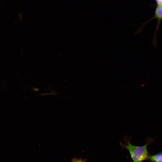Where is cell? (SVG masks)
<instances>
[{"mask_svg":"<svg viewBox=\"0 0 162 162\" xmlns=\"http://www.w3.org/2000/svg\"><path fill=\"white\" fill-rule=\"evenodd\" d=\"M153 141L152 139L148 140L144 145L141 146L133 145L128 141L124 146L129 151L133 162H142L148 160L150 155L148 152V146Z\"/></svg>","mask_w":162,"mask_h":162,"instance_id":"cell-1","label":"cell"},{"mask_svg":"<svg viewBox=\"0 0 162 162\" xmlns=\"http://www.w3.org/2000/svg\"><path fill=\"white\" fill-rule=\"evenodd\" d=\"M148 160L151 162H162V152L150 155Z\"/></svg>","mask_w":162,"mask_h":162,"instance_id":"cell-2","label":"cell"},{"mask_svg":"<svg viewBox=\"0 0 162 162\" xmlns=\"http://www.w3.org/2000/svg\"><path fill=\"white\" fill-rule=\"evenodd\" d=\"M158 4H162V2L161 0H156Z\"/></svg>","mask_w":162,"mask_h":162,"instance_id":"cell-3","label":"cell"},{"mask_svg":"<svg viewBox=\"0 0 162 162\" xmlns=\"http://www.w3.org/2000/svg\"><path fill=\"white\" fill-rule=\"evenodd\" d=\"M74 162H86L83 160H76Z\"/></svg>","mask_w":162,"mask_h":162,"instance_id":"cell-4","label":"cell"},{"mask_svg":"<svg viewBox=\"0 0 162 162\" xmlns=\"http://www.w3.org/2000/svg\"><path fill=\"white\" fill-rule=\"evenodd\" d=\"M161 0L162 2V0Z\"/></svg>","mask_w":162,"mask_h":162,"instance_id":"cell-5","label":"cell"}]
</instances>
